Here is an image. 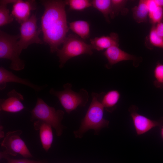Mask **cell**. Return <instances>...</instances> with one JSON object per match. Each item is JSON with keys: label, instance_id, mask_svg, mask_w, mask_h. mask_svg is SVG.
<instances>
[{"label": "cell", "instance_id": "1", "mask_svg": "<svg viewBox=\"0 0 163 163\" xmlns=\"http://www.w3.org/2000/svg\"><path fill=\"white\" fill-rule=\"evenodd\" d=\"M44 8L41 18V29L44 41L51 53L56 52L62 43L69 30L65 10L66 0L41 1Z\"/></svg>", "mask_w": 163, "mask_h": 163}, {"label": "cell", "instance_id": "2", "mask_svg": "<svg viewBox=\"0 0 163 163\" xmlns=\"http://www.w3.org/2000/svg\"><path fill=\"white\" fill-rule=\"evenodd\" d=\"M103 92L100 94L92 92V100L86 113L82 120L80 126L74 133L77 137H81L88 130L93 129L96 132L107 126L108 121L104 117V107L101 102Z\"/></svg>", "mask_w": 163, "mask_h": 163}, {"label": "cell", "instance_id": "3", "mask_svg": "<svg viewBox=\"0 0 163 163\" xmlns=\"http://www.w3.org/2000/svg\"><path fill=\"white\" fill-rule=\"evenodd\" d=\"M64 115L63 111L56 110L38 97L35 106L31 111L30 120L40 121L51 126L55 129L56 135L59 136L64 129L61 121Z\"/></svg>", "mask_w": 163, "mask_h": 163}, {"label": "cell", "instance_id": "4", "mask_svg": "<svg viewBox=\"0 0 163 163\" xmlns=\"http://www.w3.org/2000/svg\"><path fill=\"white\" fill-rule=\"evenodd\" d=\"M19 38V34L11 35L0 30V58L10 60V68L16 71L23 69L25 66L24 61L20 57L22 50L18 43Z\"/></svg>", "mask_w": 163, "mask_h": 163}, {"label": "cell", "instance_id": "5", "mask_svg": "<svg viewBox=\"0 0 163 163\" xmlns=\"http://www.w3.org/2000/svg\"><path fill=\"white\" fill-rule=\"evenodd\" d=\"M62 47L58 49L57 55L59 59V67L62 68L70 59L84 54L92 55L93 48L91 45L86 43L76 35L70 34L65 38Z\"/></svg>", "mask_w": 163, "mask_h": 163}, {"label": "cell", "instance_id": "6", "mask_svg": "<svg viewBox=\"0 0 163 163\" xmlns=\"http://www.w3.org/2000/svg\"><path fill=\"white\" fill-rule=\"evenodd\" d=\"M63 87L64 89L62 91H56L52 88L49 92L58 99L66 112L69 113L78 106L85 105L89 97L86 90L82 88L79 92H75L72 89V85L69 83L64 84Z\"/></svg>", "mask_w": 163, "mask_h": 163}, {"label": "cell", "instance_id": "7", "mask_svg": "<svg viewBox=\"0 0 163 163\" xmlns=\"http://www.w3.org/2000/svg\"><path fill=\"white\" fill-rule=\"evenodd\" d=\"M36 15L33 14L27 20L21 24L18 43L21 50L26 49L33 43H43L39 37L41 29L38 27Z\"/></svg>", "mask_w": 163, "mask_h": 163}, {"label": "cell", "instance_id": "8", "mask_svg": "<svg viewBox=\"0 0 163 163\" xmlns=\"http://www.w3.org/2000/svg\"><path fill=\"white\" fill-rule=\"evenodd\" d=\"M22 133L20 130L8 132L1 143V146L5 149L2 152L8 155L16 156L19 154L24 157H32L26 144L20 136Z\"/></svg>", "mask_w": 163, "mask_h": 163}, {"label": "cell", "instance_id": "9", "mask_svg": "<svg viewBox=\"0 0 163 163\" xmlns=\"http://www.w3.org/2000/svg\"><path fill=\"white\" fill-rule=\"evenodd\" d=\"M137 109L136 106L133 105L130 107L129 110L137 135L143 134L153 128L160 125V122L151 120L138 113Z\"/></svg>", "mask_w": 163, "mask_h": 163}, {"label": "cell", "instance_id": "10", "mask_svg": "<svg viewBox=\"0 0 163 163\" xmlns=\"http://www.w3.org/2000/svg\"><path fill=\"white\" fill-rule=\"evenodd\" d=\"M9 82H13L21 84L28 86L36 91H40L47 86V85L39 86L34 84L30 81L21 78L8 71L2 66L0 67V89H4L7 84Z\"/></svg>", "mask_w": 163, "mask_h": 163}, {"label": "cell", "instance_id": "11", "mask_svg": "<svg viewBox=\"0 0 163 163\" xmlns=\"http://www.w3.org/2000/svg\"><path fill=\"white\" fill-rule=\"evenodd\" d=\"M7 98L0 100V110L8 112L15 113L23 110L25 107L22 102L23 96L13 89L7 94Z\"/></svg>", "mask_w": 163, "mask_h": 163}, {"label": "cell", "instance_id": "12", "mask_svg": "<svg viewBox=\"0 0 163 163\" xmlns=\"http://www.w3.org/2000/svg\"><path fill=\"white\" fill-rule=\"evenodd\" d=\"M35 1L16 0L13 4L11 14L16 20L20 24L27 20L30 11L36 8Z\"/></svg>", "mask_w": 163, "mask_h": 163}, {"label": "cell", "instance_id": "13", "mask_svg": "<svg viewBox=\"0 0 163 163\" xmlns=\"http://www.w3.org/2000/svg\"><path fill=\"white\" fill-rule=\"evenodd\" d=\"M103 54L108 61L106 67L108 69L120 62L127 60L135 61L137 59L134 56L121 50L119 46H113L107 49Z\"/></svg>", "mask_w": 163, "mask_h": 163}, {"label": "cell", "instance_id": "14", "mask_svg": "<svg viewBox=\"0 0 163 163\" xmlns=\"http://www.w3.org/2000/svg\"><path fill=\"white\" fill-rule=\"evenodd\" d=\"M34 126L36 130L39 131L40 137L42 147L47 152L51 146L53 140L52 127L38 120L34 122Z\"/></svg>", "mask_w": 163, "mask_h": 163}, {"label": "cell", "instance_id": "15", "mask_svg": "<svg viewBox=\"0 0 163 163\" xmlns=\"http://www.w3.org/2000/svg\"><path fill=\"white\" fill-rule=\"evenodd\" d=\"M90 40L93 49L99 51L106 50L113 46H119L118 35L115 33H112L108 35L95 37Z\"/></svg>", "mask_w": 163, "mask_h": 163}, {"label": "cell", "instance_id": "16", "mask_svg": "<svg viewBox=\"0 0 163 163\" xmlns=\"http://www.w3.org/2000/svg\"><path fill=\"white\" fill-rule=\"evenodd\" d=\"M69 28L82 40H85L90 36V26L87 21L77 20L69 23Z\"/></svg>", "mask_w": 163, "mask_h": 163}, {"label": "cell", "instance_id": "17", "mask_svg": "<svg viewBox=\"0 0 163 163\" xmlns=\"http://www.w3.org/2000/svg\"><path fill=\"white\" fill-rule=\"evenodd\" d=\"M120 97V93L117 90H111L103 92L101 102L104 108L109 111L113 110L116 106Z\"/></svg>", "mask_w": 163, "mask_h": 163}, {"label": "cell", "instance_id": "18", "mask_svg": "<svg viewBox=\"0 0 163 163\" xmlns=\"http://www.w3.org/2000/svg\"><path fill=\"white\" fill-rule=\"evenodd\" d=\"M134 19L138 23L145 22L149 15L147 0L139 1L138 5L132 9Z\"/></svg>", "mask_w": 163, "mask_h": 163}, {"label": "cell", "instance_id": "19", "mask_svg": "<svg viewBox=\"0 0 163 163\" xmlns=\"http://www.w3.org/2000/svg\"><path fill=\"white\" fill-rule=\"evenodd\" d=\"M16 0H0V27H1L11 23L14 17L10 14L7 8L8 4L14 3Z\"/></svg>", "mask_w": 163, "mask_h": 163}, {"label": "cell", "instance_id": "20", "mask_svg": "<svg viewBox=\"0 0 163 163\" xmlns=\"http://www.w3.org/2000/svg\"><path fill=\"white\" fill-rule=\"evenodd\" d=\"M92 6L96 8L103 14L106 21L110 22L109 16L111 12V0H93Z\"/></svg>", "mask_w": 163, "mask_h": 163}, {"label": "cell", "instance_id": "21", "mask_svg": "<svg viewBox=\"0 0 163 163\" xmlns=\"http://www.w3.org/2000/svg\"><path fill=\"white\" fill-rule=\"evenodd\" d=\"M67 5L71 10L82 11L92 6L91 1L88 0H66Z\"/></svg>", "mask_w": 163, "mask_h": 163}, {"label": "cell", "instance_id": "22", "mask_svg": "<svg viewBox=\"0 0 163 163\" xmlns=\"http://www.w3.org/2000/svg\"><path fill=\"white\" fill-rule=\"evenodd\" d=\"M126 2L124 0H111V12L110 16L111 18H114L120 12L125 13L126 11L125 9L126 10L125 7Z\"/></svg>", "mask_w": 163, "mask_h": 163}, {"label": "cell", "instance_id": "23", "mask_svg": "<svg viewBox=\"0 0 163 163\" xmlns=\"http://www.w3.org/2000/svg\"><path fill=\"white\" fill-rule=\"evenodd\" d=\"M154 85L157 88H163V64L158 62L154 71Z\"/></svg>", "mask_w": 163, "mask_h": 163}, {"label": "cell", "instance_id": "24", "mask_svg": "<svg viewBox=\"0 0 163 163\" xmlns=\"http://www.w3.org/2000/svg\"><path fill=\"white\" fill-rule=\"evenodd\" d=\"M148 16L151 22L154 24L163 22V8L158 6L149 11Z\"/></svg>", "mask_w": 163, "mask_h": 163}, {"label": "cell", "instance_id": "25", "mask_svg": "<svg viewBox=\"0 0 163 163\" xmlns=\"http://www.w3.org/2000/svg\"><path fill=\"white\" fill-rule=\"evenodd\" d=\"M149 38V42L152 45L163 49V39L156 33L154 25L152 26L150 30Z\"/></svg>", "mask_w": 163, "mask_h": 163}, {"label": "cell", "instance_id": "26", "mask_svg": "<svg viewBox=\"0 0 163 163\" xmlns=\"http://www.w3.org/2000/svg\"><path fill=\"white\" fill-rule=\"evenodd\" d=\"M1 158H3L6 159L7 163H47L43 161H37L31 160L27 159H13L10 158L8 155L1 152L0 153Z\"/></svg>", "mask_w": 163, "mask_h": 163}, {"label": "cell", "instance_id": "27", "mask_svg": "<svg viewBox=\"0 0 163 163\" xmlns=\"http://www.w3.org/2000/svg\"><path fill=\"white\" fill-rule=\"evenodd\" d=\"M154 25L156 33L160 37L163 39V22H161Z\"/></svg>", "mask_w": 163, "mask_h": 163}, {"label": "cell", "instance_id": "28", "mask_svg": "<svg viewBox=\"0 0 163 163\" xmlns=\"http://www.w3.org/2000/svg\"><path fill=\"white\" fill-rule=\"evenodd\" d=\"M155 1L158 6L163 8V0H155Z\"/></svg>", "mask_w": 163, "mask_h": 163}, {"label": "cell", "instance_id": "29", "mask_svg": "<svg viewBox=\"0 0 163 163\" xmlns=\"http://www.w3.org/2000/svg\"><path fill=\"white\" fill-rule=\"evenodd\" d=\"M160 134L162 139H163V126H162L161 129Z\"/></svg>", "mask_w": 163, "mask_h": 163}]
</instances>
